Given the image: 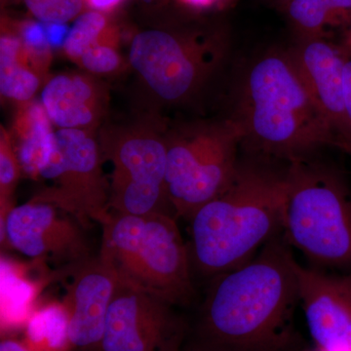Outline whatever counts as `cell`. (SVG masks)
Masks as SVG:
<instances>
[{"instance_id": "cell-1", "label": "cell", "mask_w": 351, "mask_h": 351, "mask_svg": "<svg viewBox=\"0 0 351 351\" xmlns=\"http://www.w3.org/2000/svg\"><path fill=\"white\" fill-rule=\"evenodd\" d=\"M299 265L281 232L248 262L213 277L182 348L302 351L294 319Z\"/></svg>"}, {"instance_id": "cell-2", "label": "cell", "mask_w": 351, "mask_h": 351, "mask_svg": "<svg viewBox=\"0 0 351 351\" xmlns=\"http://www.w3.org/2000/svg\"><path fill=\"white\" fill-rule=\"evenodd\" d=\"M286 189V167L240 162L230 186L188 221L195 269L212 278L237 269L282 232Z\"/></svg>"}, {"instance_id": "cell-3", "label": "cell", "mask_w": 351, "mask_h": 351, "mask_svg": "<svg viewBox=\"0 0 351 351\" xmlns=\"http://www.w3.org/2000/svg\"><path fill=\"white\" fill-rule=\"evenodd\" d=\"M232 117L241 126L244 145L286 162L332 147L337 137L306 93L288 51H267L249 64Z\"/></svg>"}, {"instance_id": "cell-4", "label": "cell", "mask_w": 351, "mask_h": 351, "mask_svg": "<svg viewBox=\"0 0 351 351\" xmlns=\"http://www.w3.org/2000/svg\"><path fill=\"white\" fill-rule=\"evenodd\" d=\"M176 217L110 212L101 223L99 256L120 283L144 291L173 306H186L195 295L189 249Z\"/></svg>"}, {"instance_id": "cell-5", "label": "cell", "mask_w": 351, "mask_h": 351, "mask_svg": "<svg viewBox=\"0 0 351 351\" xmlns=\"http://www.w3.org/2000/svg\"><path fill=\"white\" fill-rule=\"evenodd\" d=\"M282 234L321 267L351 271V193L331 166L313 156L289 161Z\"/></svg>"}, {"instance_id": "cell-6", "label": "cell", "mask_w": 351, "mask_h": 351, "mask_svg": "<svg viewBox=\"0 0 351 351\" xmlns=\"http://www.w3.org/2000/svg\"><path fill=\"white\" fill-rule=\"evenodd\" d=\"M228 52L223 29L160 27L133 36L129 63L154 100L184 105L206 87Z\"/></svg>"}, {"instance_id": "cell-7", "label": "cell", "mask_w": 351, "mask_h": 351, "mask_svg": "<svg viewBox=\"0 0 351 351\" xmlns=\"http://www.w3.org/2000/svg\"><path fill=\"white\" fill-rule=\"evenodd\" d=\"M243 131L233 117L166 132V191L177 218L189 221L234 179Z\"/></svg>"}, {"instance_id": "cell-8", "label": "cell", "mask_w": 351, "mask_h": 351, "mask_svg": "<svg viewBox=\"0 0 351 351\" xmlns=\"http://www.w3.org/2000/svg\"><path fill=\"white\" fill-rule=\"evenodd\" d=\"M100 147L112 165L110 212L175 216L166 191V132L159 124L151 120L113 128L101 133Z\"/></svg>"}, {"instance_id": "cell-9", "label": "cell", "mask_w": 351, "mask_h": 351, "mask_svg": "<svg viewBox=\"0 0 351 351\" xmlns=\"http://www.w3.org/2000/svg\"><path fill=\"white\" fill-rule=\"evenodd\" d=\"M55 135L56 149L39 174L52 184L32 198L61 208L84 228L92 221L101 225L110 215V184L100 144L92 132L78 129H59Z\"/></svg>"}, {"instance_id": "cell-10", "label": "cell", "mask_w": 351, "mask_h": 351, "mask_svg": "<svg viewBox=\"0 0 351 351\" xmlns=\"http://www.w3.org/2000/svg\"><path fill=\"white\" fill-rule=\"evenodd\" d=\"M188 327L170 302L119 281L101 351H181Z\"/></svg>"}, {"instance_id": "cell-11", "label": "cell", "mask_w": 351, "mask_h": 351, "mask_svg": "<svg viewBox=\"0 0 351 351\" xmlns=\"http://www.w3.org/2000/svg\"><path fill=\"white\" fill-rule=\"evenodd\" d=\"M82 223L52 203L32 198L14 206L1 223V241L34 260L64 265L92 257Z\"/></svg>"}, {"instance_id": "cell-12", "label": "cell", "mask_w": 351, "mask_h": 351, "mask_svg": "<svg viewBox=\"0 0 351 351\" xmlns=\"http://www.w3.org/2000/svg\"><path fill=\"white\" fill-rule=\"evenodd\" d=\"M64 271L71 277L63 304L68 313L71 350L101 351L108 311L119 277L99 255L71 265Z\"/></svg>"}, {"instance_id": "cell-13", "label": "cell", "mask_w": 351, "mask_h": 351, "mask_svg": "<svg viewBox=\"0 0 351 351\" xmlns=\"http://www.w3.org/2000/svg\"><path fill=\"white\" fill-rule=\"evenodd\" d=\"M300 304L320 351H351V271L331 274L299 265Z\"/></svg>"}, {"instance_id": "cell-14", "label": "cell", "mask_w": 351, "mask_h": 351, "mask_svg": "<svg viewBox=\"0 0 351 351\" xmlns=\"http://www.w3.org/2000/svg\"><path fill=\"white\" fill-rule=\"evenodd\" d=\"M287 51L306 93L337 137L350 136L343 104V46L326 39H300Z\"/></svg>"}, {"instance_id": "cell-15", "label": "cell", "mask_w": 351, "mask_h": 351, "mask_svg": "<svg viewBox=\"0 0 351 351\" xmlns=\"http://www.w3.org/2000/svg\"><path fill=\"white\" fill-rule=\"evenodd\" d=\"M41 104L59 129L92 132L105 117L108 93L105 84L88 73H68L45 82Z\"/></svg>"}, {"instance_id": "cell-16", "label": "cell", "mask_w": 351, "mask_h": 351, "mask_svg": "<svg viewBox=\"0 0 351 351\" xmlns=\"http://www.w3.org/2000/svg\"><path fill=\"white\" fill-rule=\"evenodd\" d=\"M51 123L43 104H20L11 136L23 172L29 177H39L56 147V135Z\"/></svg>"}, {"instance_id": "cell-17", "label": "cell", "mask_w": 351, "mask_h": 351, "mask_svg": "<svg viewBox=\"0 0 351 351\" xmlns=\"http://www.w3.org/2000/svg\"><path fill=\"white\" fill-rule=\"evenodd\" d=\"M44 75L27 54L15 25L2 19L0 38L1 96L19 104L31 101L43 84Z\"/></svg>"}, {"instance_id": "cell-18", "label": "cell", "mask_w": 351, "mask_h": 351, "mask_svg": "<svg viewBox=\"0 0 351 351\" xmlns=\"http://www.w3.org/2000/svg\"><path fill=\"white\" fill-rule=\"evenodd\" d=\"M287 17L300 39H328L351 29V0H290L284 4Z\"/></svg>"}, {"instance_id": "cell-19", "label": "cell", "mask_w": 351, "mask_h": 351, "mask_svg": "<svg viewBox=\"0 0 351 351\" xmlns=\"http://www.w3.org/2000/svg\"><path fill=\"white\" fill-rule=\"evenodd\" d=\"M25 325V343L32 351H71L68 313L63 304L34 311Z\"/></svg>"}, {"instance_id": "cell-20", "label": "cell", "mask_w": 351, "mask_h": 351, "mask_svg": "<svg viewBox=\"0 0 351 351\" xmlns=\"http://www.w3.org/2000/svg\"><path fill=\"white\" fill-rule=\"evenodd\" d=\"M117 34L106 13L101 11H85L76 18L69 29L63 46L69 59L77 63L83 53L104 39Z\"/></svg>"}, {"instance_id": "cell-21", "label": "cell", "mask_w": 351, "mask_h": 351, "mask_svg": "<svg viewBox=\"0 0 351 351\" xmlns=\"http://www.w3.org/2000/svg\"><path fill=\"white\" fill-rule=\"evenodd\" d=\"M23 172L19 158L12 140V136L1 126L0 132V218L5 221L12 210V197L21 173Z\"/></svg>"}, {"instance_id": "cell-22", "label": "cell", "mask_w": 351, "mask_h": 351, "mask_svg": "<svg viewBox=\"0 0 351 351\" xmlns=\"http://www.w3.org/2000/svg\"><path fill=\"white\" fill-rule=\"evenodd\" d=\"M36 19L43 24L66 25L85 12L86 0H23Z\"/></svg>"}, {"instance_id": "cell-23", "label": "cell", "mask_w": 351, "mask_h": 351, "mask_svg": "<svg viewBox=\"0 0 351 351\" xmlns=\"http://www.w3.org/2000/svg\"><path fill=\"white\" fill-rule=\"evenodd\" d=\"M117 38L115 34L88 48L76 64L91 75H108L117 71L122 64Z\"/></svg>"}, {"instance_id": "cell-24", "label": "cell", "mask_w": 351, "mask_h": 351, "mask_svg": "<svg viewBox=\"0 0 351 351\" xmlns=\"http://www.w3.org/2000/svg\"><path fill=\"white\" fill-rule=\"evenodd\" d=\"M343 104H345L346 123L350 129V137H351V54L348 53L346 59L345 68H343Z\"/></svg>"}, {"instance_id": "cell-25", "label": "cell", "mask_w": 351, "mask_h": 351, "mask_svg": "<svg viewBox=\"0 0 351 351\" xmlns=\"http://www.w3.org/2000/svg\"><path fill=\"white\" fill-rule=\"evenodd\" d=\"M46 36L51 47H63L69 29L66 25L44 24Z\"/></svg>"}, {"instance_id": "cell-26", "label": "cell", "mask_w": 351, "mask_h": 351, "mask_svg": "<svg viewBox=\"0 0 351 351\" xmlns=\"http://www.w3.org/2000/svg\"><path fill=\"white\" fill-rule=\"evenodd\" d=\"M177 1L186 8L203 10V9L211 8L219 2L226 1V0H177Z\"/></svg>"}, {"instance_id": "cell-27", "label": "cell", "mask_w": 351, "mask_h": 351, "mask_svg": "<svg viewBox=\"0 0 351 351\" xmlns=\"http://www.w3.org/2000/svg\"><path fill=\"white\" fill-rule=\"evenodd\" d=\"M120 1L121 0H86V3L91 6L93 10L106 13V11L112 10L115 6L119 5Z\"/></svg>"}, {"instance_id": "cell-28", "label": "cell", "mask_w": 351, "mask_h": 351, "mask_svg": "<svg viewBox=\"0 0 351 351\" xmlns=\"http://www.w3.org/2000/svg\"><path fill=\"white\" fill-rule=\"evenodd\" d=\"M0 351H32L25 345V341L14 339H2L0 343Z\"/></svg>"}, {"instance_id": "cell-29", "label": "cell", "mask_w": 351, "mask_h": 351, "mask_svg": "<svg viewBox=\"0 0 351 351\" xmlns=\"http://www.w3.org/2000/svg\"><path fill=\"white\" fill-rule=\"evenodd\" d=\"M332 147H337V149H341L351 156V137H338L335 140Z\"/></svg>"}, {"instance_id": "cell-30", "label": "cell", "mask_w": 351, "mask_h": 351, "mask_svg": "<svg viewBox=\"0 0 351 351\" xmlns=\"http://www.w3.org/2000/svg\"><path fill=\"white\" fill-rule=\"evenodd\" d=\"M341 45L343 46V48H345L348 54H351V29L346 34L345 38H343V43Z\"/></svg>"}, {"instance_id": "cell-31", "label": "cell", "mask_w": 351, "mask_h": 351, "mask_svg": "<svg viewBox=\"0 0 351 351\" xmlns=\"http://www.w3.org/2000/svg\"><path fill=\"white\" fill-rule=\"evenodd\" d=\"M141 1L145 2V3H154L156 0H141Z\"/></svg>"}, {"instance_id": "cell-32", "label": "cell", "mask_w": 351, "mask_h": 351, "mask_svg": "<svg viewBox=\"0 0 351 351\" xmlns=\"http://www.w3.org/2000/svg\"><path fill=\"white\" fill-rule=\"evenodd\" d=\"M7 1H8V0H1V5L3 6L4 3H6Z\"/></svg>"}, {"instance_id": "cell-33", "label": "cell", "mask_w": 351, "mask_h": 351, "mask_svg": "<svg viewBox=\"0 0 351 351\" xmlns=\"http://www.w3.org/2000/svg\"><path fill=\"white\" fill-rule=\"evenodd\" d=\"M281 1H282L284 4H286L287 2L290 1V0H281Z\"/></svg>"}, {"instance_id": "cell-34", "label": "cell", "mask_w": 351, "mask_h": 351, "mask_svg": "<svg viewBox=\"0 0 351 351\" xmlns=\"http://www.w3.org/2000/svg\"><path fill=\"white\" fill-rule=\"evenodd\" d=\"M181 351H191V350H184V348H182V350Z\"/></svg>"}, {"instance_id": "cell-35", "label": "cell", "mask_w": 351, "mask_h": 351, "mask_svg": "<svg viewBox=\"0 0 351 351\" xmlns=\"http://www.w3.org/2000/svg\"><path fill=\"white\" fill-rule=\"evenodd\" d=\"M226 1H228V0H226Z\"/></svg>"}]
</instances>
